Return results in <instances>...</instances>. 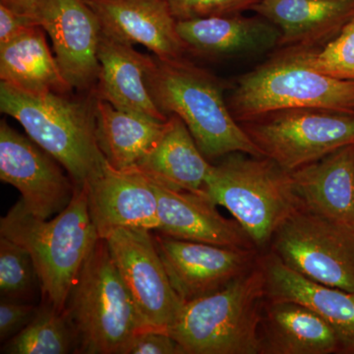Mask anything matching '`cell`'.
I'll return each instance as SVG.
<instances>
[{"mask_svg":"<svg viewBox=\"0 0 354 354\" xmlns=\"http://www.w3.org/2000/svg\"><path fill=\"white\" fill-rule=\"evenodd\" d=\"M186 50L208 57L257 53L279 46L281 32L261 16L241 13L177 21Z\"/></svg>","mask_w":354,"mask_h":354,"instance_id":"44dd1931","label":"cell"},{"mask_svg":"<svg viewBox=\"0 0 354 354\" xmlns=\"http://www.w3.org/2000/svg\"><path fill=\"white\" fill-rule=\"evenodd\" d=\"M73 328L64 312L43 304L31 322L17 335L4 342V354L76 353Z\"/></svg>","mask_w":354,"mask_h":354,"instance_id":"484cf974","label":"cell"},{"mask_svg":"<svg viewBox=\"0 0 354 354\" xmlns=\"http://www.w3.org/2000/svg\"><path fill=\"white\" fill-rule=\"evenodd\" d=\"M41 0H0L1 6H6L14 12L36 20L37 8Z\"/></svg>","mask_w":354,"mask_h":354,"instance_id":"d6a6232c","label":"cell"},{"mask_svg":"<svg viewBox=\"0 0 354 354\" xmlns=\"http://www.w3.org/2000/svg\"><path fill=\"white\" fill-rule=\"evenodd\" d=\"M124 354H184L167 330L146 328L133 337Z\"/></svg>","mask_w":354,"mask_h":354,"instance_id":"4dcf8cb0","label":"cell"},{"mask_svg":"<svg viewBox=\"0 0 354 354\" xmlns=\"http://www.w3.org/2000/svg\"><path fill=\"white\" fill-rule=\"evenodd\" d=\"M259 0H165L176 21L232 15L251 10Z\"/></svg>","mask_w":354,"mask_h":354,"instance_id":"f1b7e54d","label":"cell"},{"mask_svg":"<svg viewBox=\"0 0 354 354\" xmlns=\"http://www.w3.org/2000/svg\"><path fill=\"white\" fill-rule=\"evenodd\" d=\"M86 186L88 214L99 239H106L120 228L157 230V193L137 169L120 171L106 162Z\"/></svg>","mask_w":354,"mask_h":354,"instance_id":"5bb4252c","label":"cell"},{"mask_svg":"<svg viewBox=\"0 0 354 354\" xmlns=\"http://www.w3.org/2000/svg\"><path fill=\"white\" fill-rule=\"evenodd\" d=\"M0 235L30 253L44 304L64 312L70 291L99 239L88 214L87 186L77 187L68 206L48 220L32 215L20 199L0 218Z\"/></svg>","mask_w":354,"mask_h":354,"instance_id":"6da1fadb","label":"cell"},{"mask_svg":"<svg viewBox=\"0 0 354 354\" xmlns=\"http://www.w3.org/2000/svg\"><path fill=\"white\" fill-rule=\"evenodd\" d=\"M251 11L278 28L279 46L319 48L354 19V0H259Z\"/></svg>","mask_w":354,"mask_h":354,"instance_id":"ac0fdd59","label":"cell"},{"mask_svg":"<svg viewBox=\"0 0 354 354\" xmlns=\"http://www.w3.org/2000/svg\"><path fill=\"white\" fill-rule=\"evenodd\" d=\"M203 193L230 212L257 249L302 209L290 172L265 157L232 153L212 165Z\"/></svg>","mask_w":354,"mask_h":354,"instance_id":"8992f818","label":"cell"},{"mask_svg":"<svg viewBox=\"0 0 354 354\" xmlns=\"http://www.w3.org/2000/svg\"><path fill=\"white\" fill-rule=\"evenodd\" d=\"M76 335V353L124 354L146 324L99 239L70 291L64 310Z\"/></svg>","mask_w":354,"mask_h":354,"instance_id":"5b68a950","label":"cell"},{"mask_svg":"<svg viewBox=\"0 0 354 354\" xmlns=\"http://www.w3.org/2000/svg\"><path fill=\"white\" fill-rule=\"evenodd\" d=\"M97 58L101 70L94 88L97 99L108 102L120 111L158 121L169 120L156 106L147 88L145 74L152 55H143L133 46L102 32Z\"/></svg>","mask_w":354,"mask_h":354,"instance_id":"ffe728a7","label":"cell"},{"mask_svg":"<svg viewBox=\"0 0 354 354\" xmlns=\"http://www.w3.org/2000/svg\"><path fill=\"white\" fill-rule=\"evenodd\" d=\"M156 246L172 288L183 304L223 290L252 270L256 248H234L157 234Z\"/></svg>","mask_w":354,"mask_h":354,"instance_id":"7c38bea8","label":"cell"},{"mask_svg":"<svg viewBox=\"0 0 354 354\" xmlns=\"http://www.w3.org/2000/svg\"><path fill=\"white\" fill-rule=\"evenodd\" d=\"M39 306L22 300L1 297L0 300V341L6 342L17 335L38 313Z\"/></svg>","mask_w":354,"mask_h":354,"instance_id":"f546056e","label":"cell"},{"mask_svg":"<svg viewBox=\"0 0 354 354\" xmlns=\"http://www.w3.org/2000/svg\"><path fill=\"white\" fill-rule=\"evenodd\" d=\"M290 176L302 209L354 227V144Z\"/></svg>","mask_w":354,"mask_h":354,"instance_id":"d6986e66","label":"cell"},{"mask_svg":"<svg viewBox=\"0 0 354 354\" xmlns=\"http://www.w3.org/2000/svg\"><path fill=\"white\" fill-rule=\"evenodd\" d=\"M152 232L120 228L104 241L147 327L167 330L184 304L172 288Z\"/></svg>","mask_w":354,"mask_h":354,"instance_id":"30bf717a","label":"cell"},{"mask_svg":"<svg viewBox=\"0 0 354 354\" xmlns=\"http://www.w3.org/2000/svg\"><path fill=\"white\" fill-rule=\"evenodd\" d=\"M102 32L130 44H141L162 60L184 58L186 48L165 0H85Z\"/></svg>","mask_w":354,"mask_h":354,"instance_id":"9a60e30c","label":"cell"},{"mask_svg":"<svg viewBox=\"0 0 354 354\" xmlns=\"http://www.w3.org/2000/svg\"><path fill=\"white\" fill-rule=\"evenodd\" d=\"M0 111L18 121L28 136L67 171L77 187L94 178L106 164L97 137V97L31 94L0 83Z\"/></svg>","mask_w":354,"mask_h":354,"instance_id":"7a4b0ae2","label":"cell"},{"mask_svg":"<svg viewBox=\"0 0 354 354\" xmlns=\"http://www.w3.org/2000/svg\"><path fill=\"white\" fill-rule=\"evenodd\" d=\"M304 46H286L241 76L227 100L239 123L281 109L316 108L354 113V82L310 67Z\"/></svg>","mask_w":354,"mask_h":354,"instance_id":"52a82bcc","label":"cell"},{"mask_svg":"<svg viewBox=\"0 0 354 354\" xmlns=\"http://www.w3.org/2000/svg\"><path fill=\"white\" fill-rule=\"evenodd\" d=\"M310 67L330 78L354 82V19L322 48H305Z\"/></svg>","mask_w":354,"mask_h":354,"instance_id":"83f0119b","label":"cell"},{"mask_svg":"<svg viewBox=\"0 0 354 354\" xmlns=\"http://www.w3.org/2000/svg\"><path fill=\"white\" fill-rule=\"evenodd\" d=\"M212 165L185 123L172 114L162 136L133 169L169 189L203 193Z\"/></svg>","mask_w":354,"mask_h":354,"instance_id":"603a6c76","label":"cell"},{"mask_svg":"<svg viewBox=\"0 0 354 354\" xmlns=\"http://www.w3.org/2000/svg\"><path fill=\"white\" fill-rule=\"evenodd\" d=\"M271 251L316 283L354 292V227L299 209L278 228Z\"/></svg>","mask_w":354,"mask_h":354,"instance_id":"9c48e42d","label":"cell"},{"mask_svg":"<svg viewBox=\"0 0 354 354\" xmlns=\"http://www.w3.org/2000/svg\"><path fill=\"white\" fill-rule=\"evenodd\" d=\"M241 124L263 157L288 172L354 144V113L351 111L281 109Z\"/></svg>","mask_w":354,"mask_h":354,"instance_id":"ba28073f","label":"cell"},{"mask_svg":"<svg viewBox=\"0 0 354 354\" xmlns=\"http://www.w3.org/2000/svg\"><path fill=\"white\" fill-rule=\"evenodd\" d=\"M147 88L158 109L178 116L207 160L243 153L263 157L235 120L218 79L185 60L152 55L145 74Z\"/></svg>","mask_w":354,"mask_h":354,"instance_id":"3957f363","label":"cell"},{"mask_svg":"<svg viewBox=\"0 0 354 354\" xmlns=\"http://www.w3.org/2000/svg\"><path fill=\"white\" fill-rule=\"evenodd\" d=\"M36 19L50 37L67 82L79 92L94 91L101 70L97 48L102 29L85 0H41Z\"/></svg>","mask_w":354,"mask_h":354,"instance_id":"4fadbf2b","label":"cell"},{"mask_svg":"<svg viewBox=\"0 0 354 354\" xmlns=\"http://www.w3.org/2000/svg\"><path fill=\"white\" fill-rule=\"evenodd\" d=\"M151 183L158 196V234L214 245L256 248L241 225L221 216L204 193L172 190Z\"/></svg>","mask_w":354,"mask_h":354,"instance_id":"2e32d148","label":"cell"},{"mask_svg":"<svg viewBox=\"0 0 354 354\" xmlns=\"http://www.w3.org/2000/svg\"><path fill=\"white\" fill-rule=\"evenodd\" d=\"M266 299L259 257L252 270L223 290L184 304L167 332L184 354H261Z\"/></svg>","mask_w":354,"mask_h":354,"instance_id":"277c9868","label":"cell"},{"mask_svg":"<svg viewBox=\"0 0 354 354\" xmlns=\"http://www.w3.org/2000/svg\"><path fill=\"white\" fill-rule=\"evenodd\" d=\"M35 25H39L36 20L14 12L0 4V46L8 43L27 28Z\"/></svg>","mask_w":354,"mask_h":354,"instance_id":"1f68e13d","label":"cell"},{"mask_svg":"<svg viewBox=\"0 0 354 354\" xmlns=\"http://www.w3.org/2000/svg\"><path fill=\"white\" fill-rule=\"evenodd\" d=\"M260 339L261 354L341 353L335 330L297 302L266 299Z\"/></svg>","mask_w":354,"mask_h":354,"instance_id":"7402d4cb","label":"cell"},{"mask_svg":"<svg viewBox=\"0 0 354 354\" xmlns=\"http://www.w3.org/2000/svg\"><path fill=\"white\" fill-rule=\"evenodd\" d=\"M62 165L6 121L0 122V179L19 191L32 215L48 220L64 211L76 184Z\"/></svg>","mask_w":354,"mask_h":354,"instance_id":"8fae6325","label":"cell"},{"mask_svg":"<svg viewBox=\"0 0 354 354\" xmlns=\"http://www.w3.org/2000/svg\"><path fill=\"white\" fill-rule=\"evenodd\" d=\"M267 299L293 301L323 318L341 344V353L354 354V292L316 283L286 266L276 254L260 255Z\"/></svg>","mask_w":354,"mask_h":354,"instance_id":"e0dca14e","label":"cell"},{"mask_svg":"<svg viewBox=\"0 0 354 354\" xmlns=\"http://www.w3.org/2000/svg\"><path fill=\"white\" fill-rule=\"evenodd\" d=\"M167 120L120 111L97 99V143L109 164L120 171L138 164L162 136Z\"/></svg>","mask_w":354,"mask_h":354,"instance_id":"d4e9b609","label":"cell"},{"mask_svg":"<svg viewBox=\"0 0 354 354\" xmlns=\"http://www.w3.org/2000/svg\"><path fill=\"white\" fill-rule=\"evenodd\" d=\"M39 288L38 274L30 253L0 235V295L10 299L26 300Z\"/></svg>","mask_w":354,"mask_h":354,"instance_id":"4316f807","label":"cell"},{"mask_svg":"<svg viewBox=\"0 0 354 354\" xmlns=\"http://www.w3.org/2000/svg\"><path fill=\"white\" fill-rule=\"evenodd\" d=\"M41 26L27 28L0 46V79L31 94H70L73 90L51 55Z\"/></svg>","mask_w":354,"mask_h":354,"instance_id":"cb8c5ba5","label":"cell"}]
</instances>
